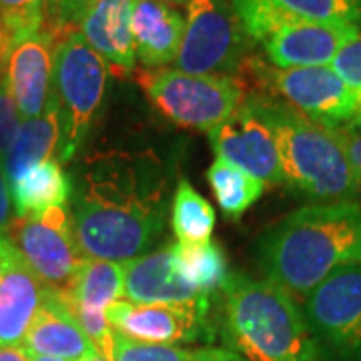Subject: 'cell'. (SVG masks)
<instances>
[{
	"instance_id": "6da1fadb",
	"label": "cell",
	"mask_w": 361,
	"mask_h": 361,
	"mask_svg": "<svg viewBox=\"0 0 361 361\" xmlns=\"http://www.w3.org/2000/svg\"><path fill=\"white\" fill-rule=\"evenodd\" d=\"M167 177L151 153L109 151L87 161L71 211L82 261H130L153 251L167 227Z\"/></svg>"
},
{
	"instance_id": "7a4b0ae2",
	"label": "cell",
	"mask_w": 361,
	"mask_h": 361,
	"mask_svg": "<svg viewBox=\"0 0 361 361\" xmlns=\"http://www.w3.org/2000/svg\"><path fill=\"white\" fill-rule=\"evenodd\" d=\"M257 261L265 279L305 297L334 271L361 265V203H311L261 235Z\"/></svg>"
},
{
	"instance_id": "3957f363",
	"label": "cell",
	"mask_w": 361,
	"mask_h": 361,
	"mask_svg": "<svg viewBox=\"0 0 361 361\" xmlns=\"http://www.w3.org/2000/svg\"><path fill=\"white\" fill-rule=\"evenodd\" d=\"M215 329L223 348L245 361H319L295 297L269 279L231 273L219 291Z\"/></svg>"
},
{
	"instance_id": "277c9868",
	"label": "cell",
	"mask_w": 361,
	"mask_h": 361,
	"mask_svg": "<svg viewBox=\"0 0 361 361\" xmlns=\"http://www.w3.org/2000/svg\"><path fill=\"white\" fill-rule=\"evenodd\" d=\"M245 104L269 129L287 187L317 203L355 199L361 193L360 179L334 130L263 92H247Z\"/></svg>"
},
{
	"instance_id": "5b68a950",
	"label": "cell",
	"mask_w": 361,
	"mask_h": 361,
	"mask_svg": "<svg viewBox=\"0 0 361 361\" xmlns=\"http://www.w3.org/2000/svg\"><path fill=\"white\" fill-rule=\"evenodd\" d=\"M111 71L78 32L54 42L51 99L56 106L61 141L56 163L73 161L101 115Z\"/></svg>"
},
{
	"instance_id": "8992f818",
	"label": "cell",
	"mask_w": 361,
	"mask_h": 361,
	"mask_svg": "<svg viewBox=\"0 0 361 361\" xmlns=\"http://www.w3.org/2000/svg\"><path fill=\"white\" fill-rule=\"evenodd\" d=\"M147 101L183 129H217L245 103L247 87L237 75H189L177 68H142L137 75Z\"/></svg>"
},
{
	"instance_id": "52a82bcc",
	"label": "cell",
	"mask_w": 361,
	"mask_h": 361,
	"mask_svg": "<svg viewBox=\"0 0 361 361\" xmlns=\"http://www.w3.org/2000/svg\"><path fill=\"white\" fill-rule=\"evenodd\" d=\"M245 65L251 66L257 92L283 101L327 129L353 125L357 99L331 66L277 68L257 59H247Z\"/></svg>"
},
{
	"instance_id": "ba28073f",
	"label": "cell",
	"mask_w": 361,
	"mask_h": 361,
	"mask_svg": "<svg viewBox=\"0 0 361 361\" xmlns=\"http://www.w3.org/2000/svg\"><path fill=\"white\" fill-rule=\"evenodd\" d=\"M247 44L229 0H189L175 66L189 75H237L247 63Z\"/></svg>"
},
{
	"instance_id": "9c48e42d",
	"label": "cell",
	"mask_w": 361,
	"mask_h": 361,
	"mask_svg": "<svg viewBox=\"0 0 361 361\" xmlns=\"http://www.w3.org/2000/svg\"><path fill=\"white\" fill-rule=\"evenodd\" d=\"M319 361H361V265L334 271L303 297Z\"/></svg>"
},
{
	"instance_id": "30bf717a",
	"label": "cell",
	"mask_w": 361,
	"mask_h": 361,
	"mask_svg": "<svg viewBox=\"0 0 361 361\" xmlns=\"http://www.w3.org/2000/svg\"><path fill=\"white\" fill-rule=\"evenodd\" d=\"M4 237L16 247L47 289L61 295L71 293L82 259L73 241L66 207H52L39 215L16 217L11 221Z\"/></svg>"
},
{
	"instance_id": "8fae6325",
	"label": "cell",
	"mask_w": 361,
	"mask_h": 361,
	"mask_svg": "<svg viewBox=\"0 0 361 361\" xmlns=\"http://www.w3.org/2000/svg\"><path fill=\"white\" fill-rule=\"evenodd\" d=\"M106 319L121 336L141 343H211L217 336L215 319H211V299L199 303H135L118 299L106 311Z\"/></svg>"
},
{
	"instance_id": "7c38bea8",
	"label": "cell",
	"mask_w": 361,
	"mask_h": 361,
	"mask_svg": "<svg viewBox=\"0 0 361 361\" xmlns=\"http://www.w3.org/2000/svg\"><path fill=\"white\" fill-rule=\"evenodd\" d=\"M207 135L217 159L243 169L265 187L285 185L279 153L269 129L245 103L223 125Z\"/></svg>"
},
{
	"instance_id": "4fadbf2b",
	"label": "cell",
	"mask_w": 361,
	"mask_h": 361,
	"mask_svg": "<svg viewBox=\"0 0 361 361\" xmlns=\"http://www.w3.org/2000/svg\"><path fill=\"white\" fill-rule=\"evenodd\" d=\"M361 32L348 23H313L295 16L261 42L269 65L277 68L331 66L339 51Z\"/></svg>"
},
{
	"instance_id": "5bb4252c",
	"label": "cell",
	"mask_w": 361,
	"mask_h": 361,
	"mask_svg": "<svg viewBox=\"0 0 361 361\" xmlns=\"http://www.w3.org/2000/svg\"><path fill=\"white\" fill-rule=\"evenodd\" d=\"M125 291V269L116 261L87 259L80 263L71 293L65 297L66 305L77 317L85 334L94 348L109 357L113 327L109 325L106 311L123 299Z\"/></svg>"
},
{
	"instance_id": "9a60e30c",
	"label": "cell",
	"mask_w": 361,
	"mask_h": 361,
	"mask_svg": "<svg viewBox=\"0 0 361 361\" xmlns=\"http://www.w3.org/2000/svg\"><path fill=\"white\" fill-rule=\"evenodd\" d=\"M44 291L16 247L0 235V348L23 345Z\"/></svg>"
},
{
	"instance_id": "2e32d148",
	"label": "cell",
	"mask_w": 361,
	"mask_h": 361,
	"mask_svg": "<svg viewBox=\"0 0 361 361\" xmlns=\"http://www.w3.org/2000/svg\"><path fill=\"white\" fill-rule=\"evenodd\" d=\"M54 42L47 30H40L4 54L2 68L23 121L40 116L49 104Z\"/></svg>"
},
{
	"instance_id": "e0dca14e",
	"label": "cell",
	"mask_w": 361,
	"mask_h": 361,
	"mask_svg": "<svg viewBox=\"0 0 361 361\" xmlns=\"http://www.w3.org/2000/svg\"><path fill=\"white\" fill-rule=\"evenodd\" d=\"M123 299L135 303H199L211 297L185 281L175 265L173 243L123 263Z\"/></svg>"
},
{
	"instance_id": "ac0fdd59",
	"label": "cell",
	"mask_w": 361,
	"mask_h": 361,
	"mask_svg": "<svg viewBox=\"0 0 361 361\" xmlns=\"http://www.w3.org/2000/svg\"><path fill=\"white\" fill-rule=\"evenodd\" d=\"M23 348L35 355L65 361H82L99 351L66 305L65 297L52 289L44 291V299L26 331Z\"/></svg>"
},
{
	"instance_id": "d6986e66",
	"label": "cell",
	"mask_w": 361,
	"mask_h": 361,
	"mask_svg": "<svg viewBox=\"0 0 361 361\" xmlns=\"http://www.w3.org/2000/svg\"><path fill=\"white\" fill-rule=\"evenodd\" d=\"M133 0H97L82 16L78 35L103 59L115 77H130L137 59L130 35Z\"/></svg>"
},
{
	"instance_id": "ffe728a7",
	"label": "cell",
	"mask_w": 361,
	"mask_h": 361,
	"mask_svg": "<svg viewBox=\"0 0 361 361\" xmlns=\"http://www.w3.org/2000/svg\"><path fill=\"white\" fill-rule=\"evenodd\" d=\"M185 32V16L179 8L155 2L133 0L130 35L135 59L142 68H167L177 61Z\"/></svg>"
},
{
	"instance_id": "44dd1931",
	"label": "cell",
	"mask_w": 361,
	"mask_h": 361,
	"mask_svg": "<svg viewBox=\"0 0 361 361\" xmlns=\"http://www.w3.org/2000/svg\"><path fill=\"white\" fill-rule=\"evenodd\" d=\"M59 141H61L59 115L52 99H49V104L42 115L37 118H25L20 123L6 155L2 159V167L8 183L13 185L26 169L56 155Z\"/></svg>"
},
{
	"instance_id": "7402d4cb",
	"label": "cell",
	"mask_w": 361,
	"mask_h": 361,
	"mask_svg": "<svg viewBox=\"0 0 361 361\" xmlns=\"http://www.w3.org/2000/svg\"><path fill=\"white\" fill-rule=\"evenodd\" d=\"M73 195V183L56 159L32 165L11 185L16 217H30L52 207H65Z\"/></svg>"
},
{
	"instance_id": "603a6c76",
	"label": "cell",
	"mask_w": 361,
	"mask_h": 361,
	"mask_svg": "<svg viewBox=\"0 0 361 361\" xmlns=\"http://www.w3.org/2000/svg\"><path fill=\"white\" fill-rule=\"evenodd\" d=\"M173 255L183 279L207 297L219 293L231 275L227 257L217 241H175Z\"/></svg>"
},
{
	"instance_id": "cb8c5ba5",
	"label": "cell",
	"mask_w": 361,
	"mask_h": 361,
	"mask_svg": "<svg viewBox=\"0 0 361 361\" xmlns=\"http://www.w3.org/2000/svg\"><path fill=\"white\" fill-rule=\"evenodd\" d=\"M207 180L219 203L221 213L229 221L241 219L249 207L267 189L261 180L251 177L243 169L221 159H215V163L207 169Z\"/></svg>"
},
{
	"instance_id": "d4e9b609",
	"label": "cell",
	"mask_w": 361,
	"mask_h": 361,
	"mask_svg": "<svg viewBox=\"0 0 361 361\" xmlns=\"http://www.w3.org/2000/svg\"><path fill=\"white\" fill-rule=\"evenodd\" d=\"M171 227L177 241H209L215 227V209L187 179L179 180L171 201Z\"/></svg>"
},
{
	"instance_id": "484cf974",
	"label": "cell",
	"mask_w": 361,
	"mask_h": 361,
	"mask_svg": "<svg viewBox=\"0 0 361 361\" xmlns=\"http://www.w3.org/2000/svg\"><path fill=\"white\" fill-rule=\"evenodd\" d=\"M47 0H0V28L6 51L44 28Z\"/></svg>"
},
{
	"instance_id": "4316f807",
	"label": "cell",
	"mask_w": 361,
	"mask_h": 361,
	"mask_svg": "<svg viewBox=\"0 0 361 361\" xmlns=\"http://www.w3.org/2000/svg\"><path fill=\"white\" fill-rule=\"evenodd\" d=\"M287 13L313 23H348L361 28V0H275Z\"/></svg>"
},
{
	"instance_id": "83f0119b",
	"label": "cell",
	"mask_w": 361,
	"mask_h": 361,
	"mask_svg": "<svg viewBox=\"0 0 361 361\" xmlns=\"http://www.w3.org/2000/svg\"><path fill=\"white\" fill-rule=\"evenodd\" d=\"M197 349L179 348V345H157L141 343L121 336L113 329L111 336V361H195Z\"/></svg>"
},
{
	"instance_id": "f1b7e54d",
	"label": "cell",
	"mask_w": 361,
	"mask_h": 361,
	"mask_svg": "<svg viewBox=\"0 0 361 361\" xmlns=\"http://www.w3.org/2000/svg\"><path fill=\"white\" fill-rule=\"evenodd\" d=\"M94 2L97 0H47V20L42 30L54 40L77 32L82 16Z\"/></svg>"
},
{
	"instance_id": "f546056e",
	"label": "cell",
	"mask_w": 361,
	"mask_h": 361,
	"mask_svg": "<svg viewBox=\"0 0 361 361\" xmlns=\"http://www.w3.org/2000/svg\"><path fill=\"white\" fill-rule=\"evenodd\" d=\"M331 68L336 71L337 77L353 90V94L357 99V115H355L353 125H349V127L361 129V32L339 51L336 61L331 63Z\"/></svg>"
},
{
	"instance_id": "4dcf8cb0",
	"label": "cell",
	"mask_w": 361,
	"mask_h": 361,
	"mask_svg": "<svg viewBox=\"0 0 361 361\" xmlns=\"http://www.w3.org/2000/svg\"><path fill=\"white\" fill-rule=\"evenodd\" d=\"M18 127H20V115L4 75V68L0 65V161L6 155Z\"/></svg>"
},
{
	"instance_id": "1f68e13d",
	"label": "cell",
	"mask_w": 361,
	"mask_h": 361,
	"mask_svg": "<svg viewBox=\"0 0 361 361\" xmlns=\"http://www.w3.org/2000/svg\"><path fill=\"white\" fill-rule=\"evenodd\" d=\"M331 130L337 137V141L341 142L349 163L361 183V129L360 127H339Z\"/></svg>"
},
{
	"instance_id": "d6a6232c",
	"label": "cell",
	"mask_w": 361,
	"mask_h": 361,
	"mask_svg": "<svg viewBox=\"0 0 361 361\" xmlns=\"http://www.w3.org/2000/svg\"><path fill=\"white\" fill-rule=\"evenodd\" d=\"M13 197H11V183L6 179V173L0 161V235H4L11 221H13Z\"/></svg>"
},
{
	"instance_id": "836d02e7",
	"label": "cell",
	"mask_w": 361,
	"mask_h": 361,
	"mask_svg": "<svg viewBox=\"0 0 361 361\" xmlns=\"http://www.w3.org/2000/svg\"><path fill=\"white\" fill-rule=\"evenodd\" d=\"M195 361H245L239 355H235L233 351L225 348H203L197 349Z\"/></svg>"
},
{
	"instance_id": "e575fe53",
	"label": "cell",
	"mask_w": 361,
	"mask_h": 361,
	"mask_svg": "<svg viewBox=\"0 0 361 361\" xmlns=\"http://www.w3.org/2000/svg\"><path fill=\"white\" fill-rule=\"evenodd\" d=\"M0 361H30V357H28V351L23 345L0 348Z\"/></svg>"
},
{
	"instance_id": "d590c367",
	"label": "cell",
	"mask_w": 361,
	"mask_h": 361,
	"mask_svg": "<svg viewBox=\"0 0 361 361\" xmlns=\"http://www.w3.org/2000/svg\"><path fill=\"white\" fill-rule=\"evenodd\" d=\"M4 54H6V40H4L2 28H0V65H2V61H4Z\"/></svg>"
},
{
	"instance_id": "8d00e7d4",
	"label": "cell",
	"mask_w": 361,
	"mask_h": 361,
	"mask_svg": "<svg viewBox=\"0 0 361 361\" xmlns=\"http://www.w3.org/2000/svg\"><path fill=\"white\" fill-rule=\"evenodd\" d=\"M30 361H65L59 360V357H47V355H35V353H28Z\"/></svg>"
},
{
	"instance_id": "74e56055",
	"label": "cell",
	"mask_w": 361,
	"mask_h": 361,
	"mask_svg": "<svg viewBox=\"0 0 361 361\" xmlns=\"http://www.w3.org/2000/svg\"><path fill=\"white\" fill-rule=\"evenodd\" d=\"M82 361H111V360H109V357H104L101 351H94L92 355H89V357H85V360H82Z\"/></svg>"
},
{
	"instance_id": "f35d334b",
	"label": "cell",
	"mask_w": 361,
	"mask_h": 361,
	"mask_svg": "<svg viewBox=\"0 0 361 361\" xmlns=\"http://www.w3.org/2000/svg\"><path fill=\"white\" fill-rule=\"evenodd\" d=\"M155 2H163V4H171V6H177V4H187L189 0H155Z\"/></svg>"
}]
</instances>
